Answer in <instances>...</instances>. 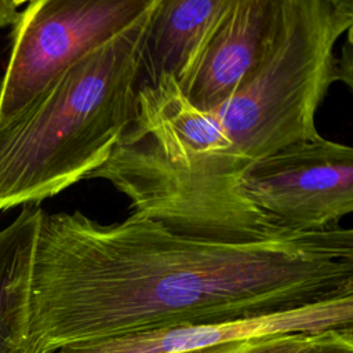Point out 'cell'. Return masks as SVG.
<instances>
[{
  "mask_svg": "<svg viewBox=\"0 0 353 353\" xmlns=\"http://www.w3.org/2000/svg\"><path fill=\"white\" fill-rule=\"evenodd\" d=\"M237 196L263 237L339 225L353 211V149L320 134L292 143L250 167Z\"/></svg>",
  "mask_w": 353,
  "mask_h": 353,
  "instance_id": "277c9868",
  "label": "cell"
},
{
  "mask_svg": "<svg viewBox=\"0 0 353 353\" xmlns=\"http://www.w3.org/2000/svg\"><path fill=\"white\" fill-rule=\"evenodd\" d=\"M272 8L273 0H228L176 83L190 105L210 110L248 79L261 59Z\"/></svg>",
  "mask_w": 353,
  "mask_h": 353,
  "instance_id": "52a82bcc",
  "label": "cell"
},
{
  "mask_svg": "<svg viewBox=\"0 0 353 353\" xmlns=\"http://www.w3.org/2000/svg\"><path fill=\"white\" fill-rule=\"evenodd\" d=\"M228 0H159L145 43L141 83L171 74L178 83Z\"/></svg>",
  "mask_w": 353,
  "mask_h": 353,
  "instance_id": "ba28073f",
  "label": "cell"
},
{
  "mask_svg": "<svg viewBox=\"0 0 353 353\" xmlns=\"http://www.w3.org/2000/svg\"><path fill=\"white\" fill-rule=\"evenodd\" d=\"M152 0H33L11 32L0 80V125L26 108L59 73L135 21Z\"/></svg>",
  "mask_w": 353,
  "mask_h": 353,
  "instance_id": "5b68a950",
  "label": "cell"
},
{
  "mask_svg": "<svg viewBox=\"0 0 353 353\" xmlns=\"http://www.w3.org/2000/svg\"><path fill=\"white\" fill-rule=\"evenodd\" d=\"M353 330V295H341L266 316L212 324H181L73 343L58 353H182L226 342L279 334Z\"/></svg>",
  "mask_w": 353,
  "mask_h": 353,
  "instance_id": "8992f818",
  "label": "cell"
},
{
  "mask_svg": "<svg viewBox=\"0 0 353 353\" xmlns=\"http://www.w3.org/2000/svg\"><path fill=\"white\" fill-rule=\"evenodd\" d=\"M23 4L21 0H0V28L12 26L19 17V7Z\"/></svg>",
  "mask_w": 353,
  "mask_h": 353,
  "instance_id": "7c38bea8",
  "label": "cell"
},
{
  "mask_svg": "<svg viewBox=\"0 0 353 353\" xmlns=\"http://www.w3.org/2000/svg\"><path fill=\"white\" fill-rule=\"evenodd\" d=\"M298 353H353V330H332L316 334Z\"/></svg>",
  "mask_w": 353,
  "mask_h": 353,
  "instance_id": "8fae6325",
  "label": "cell"
},
{
  "mask_svg": "<svg viewBox=\"0 0 353 353\" xmlns=\"http://www.w3.org/2000/svg\"><path fill=\"white\" fill-rule=\"evenodd\" d=\"M316 334H279L219 343L182 353H298Z\"/></svg>",
  "mask_w": 353,
  "mask_h": 353,
  "instance_id": "30bf717a",
  "label": "cell"
},
{
  "mask_svg": "<svg viewBox=\"0 0 353 353\" xmlns=\"http://www.w3.org/2000/svg\"><path fill=\"white\" fill-rule=\"evenodd\" d=\"M43 210L23 205L0 230V353H30L28 284L32 250Z\"/></svg>",
  "mask_w": 353,
  "mask_h": 353,
  "instance_id": "9c48e42d",
  "label": "cell"
},
{
  "mask_svg": "<svg viewBox=\"0 0 353 353\" xmlns=\"http://www.w3.org/2000/svg\"><path fill=\"white\" fill-rule=\"evenodd\" d=\"M353 295V230L226 243L130 214L43 210L28 284L30 353L181 324L266 316Z\"/></svg>",
  "mask_w": 353,
  "mask_h": 353,
  "instance_id": "6da1fadb",
  "label": "cell"
},
{
  "mask_svg": "<svg viewBox=\"0 0 353 353\" xmlns=\"http://www.w3.org/2000/svg\"><path fill=\"white\" fill-rule=\"evenodd\" d=\"M352 28V0H273L261 59L232 97L200 110L171 74L141 83L132 121L90 178L175 232L269 239L247 219L239 182L256 161L319 135L316 113L339 81L335 46Z\"/></svg>",
  "mask_w": 353,
  "mask_h": 353,
  "instance_id": "7a4b0ae2",
  "label": "cell"
},
{
  "mask_svg": "<svg viewBox=\"0 0 353 353\" xmlns=\"http://www.w3.org/2000/svg\"><path fill=\"white\" fill-rule=\"evenodd\" d=\"M152 4L0 125V211L39 204L98 170L135 116Z\"/></svg>",
  "mask_w": 353,
  "mask_h": 353,
  "instance_id": "3957f363",
  "label": "cell"
}]
</instances>
